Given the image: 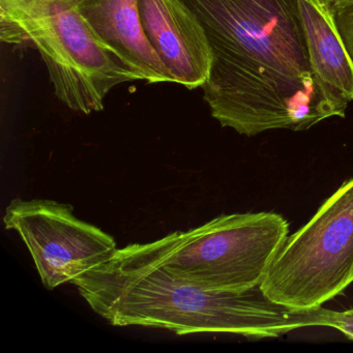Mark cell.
<instances>
[{"instance_id": "obj_1", "label": "cell", "mask_w": 353, "mask_h": 353, "mask_svg": "<svg viewBox=\"0 0 353 353\" xmlns=\"http://www.w3.org/2000/svg\"><path fill=\"white\" fill-rule=\"evenodd\" d=\"M212 53L202 86L210 114L241 135L305 131L348 103L314 74L297 0H183Z\"/></svg>"}, {"instance_id": "obj_2", "label": "cell", "mask_w": 353, "mask_h": 353, "mask_svg": "<svg viewBox=\"0 0 353 353\" xmlns=\"http://www.w3.org/2000/svg\"><path fill=\"white\" fill-rule=\"evenodd\" d=\"M82 299L111 325L163 328L179 336L224 332L280 338L299 328H334L336 311L281 305L260 286L216 290L174 274L125 245L73 281Z\"/></svg>"}, {"instance_id": "obj_3", "label": "cell", "mask_w": 353, "mask_h": 353, "mask_svg": "<svg viewBox=\"0 0 353 353\" xmlns=\"http://www.w3.org/2000/svg\"><path fill=\"white\" fill-rule=\"evenodd\" d=\"M0 40L38 51L57 98L84 114L102 111L113 88L139 80L97 37L78 0H0Z\"/></svg>"}, {"instance_id": "obj_4", "label": "cell", "mask_w": 353, "mask_h": 353, "mask_svg": "<svg viewBox=\"0 0 353 353\" xmlns=\"http://www.w3.org/2000/svg\"><path fill=\"white\" fill-rule=\"evenodd\" d=\"M289 235L276 212L222 214L189 231L129 245L134 251L205 288L245 291L260 286Z\"/></svg>"}, {"instance_id": "obj_5", "label": "cell", "mask_w": 353, "mask_h": 353, "mask_svg": "<svg viewBox=\"0 0 353 353\" xmlns=\"http://www.w3.org/2000/svg\"><path fill=\"white\" fill-rule=\"evenodd\" d=\"M353 283V179L276 252L260 289L276 303L314 309Z\"/></svg>"}, {"instance_id": "obj_6", "label": "cell", "mask_w": 353, "mask_h": 353, "mask_svg": "<svg viewBox=\"0 0 353 353\" xmlns=\"http://www.w3.org/2000/svg\"><path fill=\"white\" fill-rule=\"evenodd\" d=\"M73 212L71 204L47 199H14L6 208V228L20 235L48 290L102 265L119 250L111 235Z\"/></svg>"}, {"instance_id": "obj_7", "label": "cell", "mask_w": 353, "mask_h": 353, "mask_svg": "<svg viewBox=\"0 0 353 353\" xmlns=\"http://www.w3.org/2000/svg\"><path fill=\"white\" fill-rule=\"evenodd\" d=\"M138 9L146 37L174 83L202 88L212 53L196 14L183 0H138Z\"/></svg>"}, {"instance_id": "obj_8", "label": "cell", "mask_w": 353, "mask_h": 353, "mask_svg": "<svg viewBox=\"0 0 353 353\" xmlns=\"http://www.w3.org/2000/svg\"><path fill=\"white\" fill-rule=\"evenodd\" d=\"M78 6L103 44L139 80L150 84L174 83L146 37L138 0H78Z\"/></svg>"}, {"instance_id": "obj_9", "label": "cell", "mask_w": 353, "mask_h": 353, "mask_svg": "<svg viewBox=\"0 0 353 353\" xmlns=\"http://www.w3.org/2000/svg\"><path fill=\"white\" fill-rule=\"evenodd\" d=\"M310 65L316 77L346 103L353 101V61L326 0H297Z\"/></svg>"}, {"instance_id": "obj_10", "label": "cell", "mask_w": 353, "mask_h": 353, "mask_svg": "<svg viewBox=\"0 0 353 353\" xmlns=\"http://www.w3.org/2000/svg\"><path fill=\"white\" fill-rule=\"evenodd\" d=\"M339 32L353 61V1L334 12Z\"/></svg>"}, {"instance_id": "obj_11", "label": "cell", "mask_w": 353, "mask_h": 353, "mask_svg": "<svg viewBox=\"0 0 353 353\" xmlns=\"http://www.w3.org/2000/svg\"><path fill=\"white\" fill-rule=\"evenodd\" d=\"M334 328L353 340V309L336 312Z\"/></svg>"}, {"instance_id": "obj_12", "label": "cell", "mask_w": 353, "mask_h": 353, "mask_svg": "<svg viewBox=\"0 0 353 353\" xmlns=\"http://www.w3.org/2000/svg\"><path fill=\"white\" fill-rule=\"evenodd\" d=\"M326 1H327L328 5L332 8V12H334L344 7V6L352 3L353 0H326Z\"/></svg>"}]
</instances>
